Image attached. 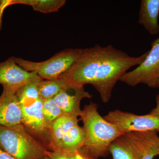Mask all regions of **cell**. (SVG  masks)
<instances>
[{
    "label": "cell",
    "instance_id": "cell-1",
    "mask_svg": "<svg viewBox=\"0 0 159 159\" xmlns=\"http://www.w3.org/2000/svg\"><path fill=\"white\" fill-rule=\"evenodd\" d=\"M148 53L132 57L111 45L104 47L96 45L83 49L77 61L59 78L75 87L91 84L99 93L102 102L107 103L117 81L129 69L141 64Z\"/></svg>",
    "mask_w": 159,
    "mask_h": 159
},
{
    "label": "cell",
    "instance_id": "cell-2",
    "mask_svg": "<svg viewBox=\"0 0 159 159\" xmlns=\"http://www.w3.org/2000/svg\"><path fill=\"white\" fill-rule=\"evenodd\" d=\"M97 103L91 102L81 111L86 140L79 153L86 159H98L110 153L112 142L121 135L117 127L107 121L98 112Z\"/></svg>",
    "mask_w": 159,
    "mask_h": 159
},
{
    "label": "cell",
    "instance_id": "cell-3",
    "mask_svg": "<svg viewBox=\"0 0 159 159\" xmlns=\"http://www.w3.org/2000/svg\"><path fill=\"white\" fill-rule=\"evenodd\" d=\"M0 147L16 159H41L47 156V148L22 124L0 126Z\"/></svg>",
    "mask_w": 159,
    "mask_h": 159
},
{
    "label": "cell",
    "instance_id": "cell-4",
    "mask_svg": "<svg viewBox=\"0 0 159 159\" xmlns=\"http://www.w3.org/2000/svg\"><path fill=\"white\" fill-rule=\"evenodd\" d=\"M82 51L83 49L78 48L66 49L41 62L15 57L14 60L24 70L36 73L42 79L54 80L68 70L80 57Z\"/></svg>",
    "mask_w": 159,
    "mask_h": 159
},
{
    "label": "cell",
    "instance_id": "cell-5",
    "mask_svg": "<svg viewBox=\"0 0 159 159\" xmlns=\"http://www.w3.org/2000/svg\"><path fill=\"white\" fill-rule=\"evenodd\" d=\"M119 80L131 87L142 84L150 88H159V37L151 43V48L143 62L125 73Z\"/></svg>",
    "mask_w": 159,
    "mask_h": 159
},
{
    "label": "cell",
    "instance_id": "cell-6",
    "mask_svg": "<svg viewBox=\"0 0 159 159\" xmlns=\"http://www.w3.org/2000/svg\"><path fill=\"white\" fill-rule=\"evenodd\" d=\"M103 118L115 125L122 134L148 131L159 132V117L149 114L141 116L116 110L109 112Z\"/></svg>",
    "mask_w": 159,
    "mask_h": 159
},
{
    "label": "cell",
    "instance_id": "cell-7",
    "mask_svg": "<svg viewBox=\"0 0 159 159\" xmlns=\"http://www.w3.org/2000/svg\"><path fill=\"white\" fill-rule=\"evenodd\" d=\"M43 99L40 98L28 107H22V124L26 130L46 148L51 149V126L43 113Z\"/></svg>",
    "mask_w": 159,
    "mask_h": 159
},
{
    "label": "cell",
    "instance_id": "cell-8",
    "mask_svg": "<svg viewBox=\"0 0 159 159\" xmlns=\"http://www.w3.org/2000/svg\"><path fill=\"white\" fill-rule=\"evenodd\" d=\"M148 131L122 134L112 142L109 152L113 159H142Z\"/></svg>",
    "mask_w": 159,
    "mask_h": 159
},
{
    "label": "cell",
    "instance_id": "cell-9",
    "mask_svg": "<svg viewBox=\"0 0 159 159\" xmlns=\"http://www.w3.org/2000/svg\"><path fill=\"white\" fill-rule=\"evenodd\" d=\"M36 73L25 70L14 60V57L0 62V84L3 87L10 88L17 90L31 82L42 80Z\"/></svg>",
    "mask_w": 159,
    "mask_h": 159
},
{
    "label": "cell",
    "instance_id": "cell-10",
    "mask_svg": "<svg viewBox=\"0 0 159 159\" xmlns=\"http://www.w3.org/2000/svg\"><path fill=\"white\" fill-rule=\"evenodd\" d=\"M22 107L16 94V90L3 87L0 96V126H15L22 124Z\"/></svg>",
    "mask_w": 159,
    "mask_h": 159
},
{
    "label": "cell",
    "instance_id": "cell-11",
    "mask_svg": "<svg viewBox=\"0 0 159 159\" xmlns=\"http://www.w3.org/2000/svg\"><path fill=\"white\" fill-rule=\"evenodd\" d=\"M92 95L84 89V87H70L61 92L53 98L64 114L73 116H80L81 111L80 103L84 98H92Z\"/></svg>",
    "mask_w": 159,
    "mask_h": 159
},
{
    "label": "cell",
    "instance_id": "cell-12",
    "mask_svg": "<svg viewBox=\"0 0 159 159\" xmlns=\"http://www.w3.org/2000/svg\"><path fill=\"white\" fill-rule=\"evenodd\" d=\"M159 0H142L139 12V22L149 34L159 33Z\"/></svg>",
    "mask_w": 159,
    "mask_h": 159
},
{
    "label": "cell",
    "instance_id": "cell-13",
    "mask_svg": "<svg viewBox=\"0 0 159 159\" xmlns=\"http://www.w3.org/2000/svg\"><path fill=\"white\" fill-rule=\"evenodd\" d=\"M77 117L63 114L56 119L51 125V150L58 152L63 137L74 125L78 124Z\"/></svg>",
    "mask_w": 159,
    "mask_h": 159
},
{
    "label": "cell",
    "instance_id": "cell-14",
    "mask_svg": "<svg viewBox=\"0 0 159 159\" xmlns=\"http://www.w3.org/2000/svg\"><path fill=\"white\" fill-rule=\"evenodd\" d=\"M86 137L83 127L78 124L74 125L63 138L59 152H57L75 155L84 145Z\"/></svg>",
    "mask_w": 159,
    "mask_h": 159
},
{
    "label": "cell",
    "instance_id": "cell-15",
    "mask_svg": "<svg viewBox=\"0 0 159 159\" xmlns=\"http://www.w3.org/2000/svg\"><path fill=\"white\" fill-rule=\"evenodd\" d=\"M70 86L62 78L42 80L38 84L39 97L43 99H53L58 94L70 88Z\"/></svg>",
    "mask_w": 159,
    "mask_h": 159
},
{
    "label": "cell",
    "instance_id": "cell-16",
    "mask_svg": "<svg viewBox=\"0 0 159 159\" xmlns=\"http://www.w3.org/2000/svg\"><path fill=\"white\" fill-rule=\"evenodd\" d=\"M39 81L30 83L16 90V94L22 107L31 106L40 98L38 91Z\"/></svg>",
    "mask_w": 159,
    "mask_h": 159
},
{
    "label": "cell",
    "instance_id": "cell-17",
    "mask_svg": "<svg viewBox=\"0 0 159 159\" xmlns=\"http://www.w3.org/2000/svg\"><path fill=\"white\" fill-rule=\"evenodd\" d=\"M42 111L44 119L50 126L56 119L64 114L53 99H43Z\"/></svg>",
    "mask_w": 159,
    "mask_h": 159
},
{
    "label": "cell",
    "instance_id": "cell-18",
    "mask_svg": "<svg viewBox=\"0 0 159 159\" xmlns=\"http://www.w3.org/2000/svg\"><path fill=\"white\" fill-rule=\"evenodd\" d=\"M66 2L65 0H34L31 7L34 11L48 13L58 11Z\"/></svg>",
    "mask_w": 159,
    "mask_h": 159
},
{
    "label": "cell",
    "instance_id": "cell-19",
    "mask_svg": "<svg viewBox=\"0 0 159 159\" xmlns=\"http://www.w3.org/2000/svg\"><path fill=\"white\" fill-rule=\"evenodd\" d=\"M157 156H159V136L157 132L148 131L142 159H153Z\"/></svg>",
    "mask_w": 159,
    "mask_h": 159
},
{
    "label": "cell",
    "instance_id": "cell-20",
    "mask_svg": "<svg viewBox=\"0 0 159 159\" xmlns=\"http://www.w3.org/2000/svg\"><path fill=\"white\" fill-rule=\"evenodd\" d=\"M46 155L51 159H75V155L47 151Z\"/></svg>",
    "mask_w": 159,
    "mask_h": 159
},
{
    "label": "cell",
    "instance_id": "cell-21",
    "mask_svg": "<svg viewBox=\"0 0 159 159\" xmlns=\"http://www.w3.org/2000/svg\"><path fill=\"white\" fill-rule=\"evenodd\" d=\"M157 106L155 108L152 109V110L149 113V115L159 117V94L157 95L156 98Z\"/></svg>",
    "mask_w": 159,
    "mask_h": 159
},
{
    "label": "cell",
    "instance_id": "cell-22",
    "mask_svg": "<svg viewBox=\"0 0 159 159\" xmlns=\"http://www.w3.org/2000/svg\"><path fill=\"white\" fill-rule=\"evenodd\" d=\"M0 159H16L0 147Z\"/></svg>",
    "mask_w": 159,
    "mask_h": 159
},
{
    "label": "cell",
    "instance_id": "cell-23",
    "mask_svg": "<svg viewBox=\"0 0 159 159\" xmlns=\"http://www.w3.org/2000/svg\"><path fill=\"white\" fill-rule=\"evenodd\" d=\"M75 159H86L78 152L75 155Z\"/></svg>",
    "mask_w": 159,
    "mask_h": 159
},
{
    "label": "cell",
    "instance_id": "cell-24",
    "mask_svg": "<svg viewBox=\"0 0 159 159\" xmlns=\"http://www.w3.org/2000/svg\"><path fill=\"white\" fill-rule=\"evenodd\" d=\"M41 159H51L49 157H48L47 156V157H45L43 158H42Z\"/></svg>",
    "mask_w": 159,
    "mask_h": 159
}]
</instances>
